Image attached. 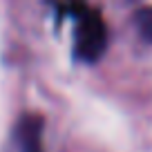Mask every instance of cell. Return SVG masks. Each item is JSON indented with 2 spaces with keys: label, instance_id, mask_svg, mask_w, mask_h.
<instances>
[{
  "label": "cell",
  "instance_id": "cell-1",
  "mask_svg": "<svg viewBox=\"0 0 152 152\" xmlns=\"http://www.w3.org/2000/svg\"><path fill=\"white\" fill-rule=\"evenodd\" d=\"M65 9L76 18V58L92 65L107 49V25H105L101 11L90 7L85 0H67Z\"/></svg>",
  "mask_w": 152,
  "mask_h": 152
},
{
  "label": "cell",
  "instance_id": "cell-2",
  "mask_svg": "<svg viewBox=\"0 0 152 152\" xmlns=\"http://www.w3.org/2000/svg\"><path fill=\"white\" fill-rule=\"evenodd\" d=\"M16 141L20 152H43V119L36 114L23 116L16 128Z\"/></svg>",
  "mask_w": 152,
  "mask_h": 152
},
{
  "label": "cell",
  "instance_id": "cell-3",
  "mask_svg": "<svg viewBox=\"0 0 152 152\" xmlns=\"http://www.w3.org/2000/svg\"><path fill=\"white\" fill-rule=\"evenodd\" d=\"M134 23H137V31L139 36L152 45V7H141L134 16Z\"/></svg>",
  "mask_w": 152,
  "mask_h": 152
}]
</instances>
